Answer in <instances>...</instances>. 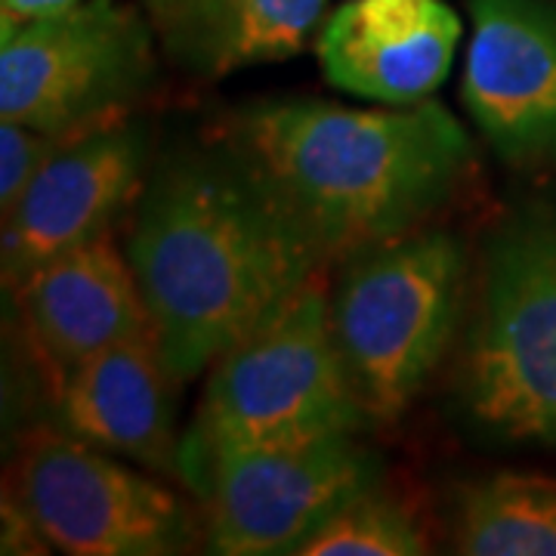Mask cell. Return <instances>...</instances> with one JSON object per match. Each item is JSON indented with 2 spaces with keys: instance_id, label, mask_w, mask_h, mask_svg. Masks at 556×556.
Masks as SVG:
<instances>
[{
  "instance_id": "cell-12",
  "label": "cell",
  "mask_w": 556,
  "mask_h": 556,
  "mask_svg": "<svg viewBox=\"0 0 556 556\" xmlns=\"http://www.w3.org/2000/svg\"><path fill=\"white\" fill-rule=\"evenodd\" d=\"M13 298L25 338L53 390L80 362L152 331L137 276L112 236L40 263Z\"/></svg>"
},
{
  "instance_id": "cell-18",
  "label": "cell",
  "mask_w": 556,
  "mask_h": 556,
  "mask_svg": "<svg viewBox=\"0 0 556 556\" xmlns=\"http://www.w3.org/2000/svg\"><path fill=\"white\" fill-rule=\"evenodd\" d=\"M75 3H80V0H0V25H3L0 35H10L20 25L40 20V16L62 13V10H68Z\"/></svg>"
},
{
  "instance_id": "cell-8",
  "label": "cell",
  "mask_w": 556,
  "mask_h": 556,
  "mask_svg": "<svg viewBox=\"0 0 556 556\" xmlns=\"http://www.w3.org/2000/svg\"><path fill=\"white\" fill-rule=\"evenodd\" d=\"M383 464L356 433L219 455L204 479L207 547L219 556H298Z\"/></svg>"
},
{
  "instance_id": "cell-13",
  "label": "cell",
  "mask_w": 556,
  "mask_h": 556,
  "mask_svg": "<svg viewBox=\"0 0 556 556\" xmlns=\"http://www.w3.org/2000/svg\"><path fill=\"white\" fill-rule=\"evenodd\" d=\"M177 390L155 334L142 331L80 362L62 380L53 390L56 427L109 455L174 477L179 473Z\"/></svg>"
},
{
  "instance_id": "cell-17",
  "label": "cell",
  "mask_w": 556,
  "mask_h": 556,
  "mask_svg": "<svg viewBox=\"0 0 556 556\" xmlns=\"http://www.w3.org/2000/svg\"><path fill=\"white\" fill-rule=\"evenodd\" d=\"M62 146V139L35 130L20 121L0 118V207L3 214L35 182L40 167Z\"/></svg>"
},
{
  "instance_id": "cell-15",
  "label": "cell",
  "mask_w": 556,
  "mask_h": 556,
  "mask_svg": "<svg viewBox=\"0 0 556 556\" xmlns=\"http://www.w3.org/2000/svg\"><path fill=\"white\" fill-rule=\"evenodd\" d=\"M452 538L467 556H556V479L495 473L467 485Z\"/></svg>"
},
{
  "instance_id": "cell-14",
  "label": "cell",
  "mask_w": 556,
  "mask_h": 556,
  "mask_svg": "<svg viewBox=\"0 0 556 556\" xmlns=\"http://www.w3.org/2000/svg\"><path fill=\"white\" fill-rule=\"evenodd\" d=\"M139 7L161 56L199 80L294 60L328 16V0H139Z\"/></svg>"
},
{
  "instance_id": "cell-1",
  "label": "cell",
  "mask_w": 556,
  "mask_h": 556,
  "mask_svg": "<svg viewBox=\"0 0 556 556\" xmlns=\"http://www.w3.org/2000/svg\"><path fill=\"white\" fill-rule=\"evenodd\" d=\"M124 254L179 387L328 269L248 164L214 134L152 159Z\"/></svg>"
},
{
  "instance_id": "cell-16",
  "label": "cell",
  "mask_w": 556,
  "mask_h": 556,
  "mask_svg": "<svg viewBox=\"0 0 556 556\" xmlns=\"http://www.w3.org/2000/svg\"><path fill=\"white\" fill-rule=\"evenodd\" d=\"M427 554V538L417 526L408 504L380 482L353 495L298 556H420Z\"/></svg>"
},
{
  "instance_id": "cell-10",
  "label": "cell",
  "mask_w": 556,
  "mask_h": 556,
  "mask_svg": "<svg viewBox=\"0 0 556 556\" xmlns=\"http://www.w3.org/2000/svg\"><path fill=\"white\" fill-rule=\"evenodd\" d=\"M460 100L504 164L556 167V7L470 0Z\"/></svg>"
},
{
  "instance_id": "cell-6",
  "label": "cell",
  "mask_w": 556,
  "mask_h": 556,
  "mask_svg": "<svg viewBox=\"0 0 556 556\" xmlns=\"http://www.w3.org/2000/svg\"><path fill=\"white\" fill-rule=\"evenodd\" d=\"M159 80V40L142 7L80 0L3 35L0 118L72 139L134 115Z\"/></svg>"
},
{
  "instance_id": "cell-11",
  "label": "cell",
  "mask_w": 556,
  "mask_h": 556,
  "mask_svg": "<svg viewBox=\"0 0 556 556\" xmlns=\"http://www.w3.org/2000/svg\"><path fill=\"white\" fill-rule=\"evenodd\" d=\"M457 40L460 20L445 0H346L321 22L316 53L343 93L415 105L448 78Z\"/></svg>"
},
{
  "instance_id": "cell-2",
  "label": "cell",
  "mask_w": 556,
  "mask_h": 556,
  "mask_svg": "<svg viewBox=\"0 0 556 556\" xmlns=\"http://www.w3.org/2000/svg\"><path fill=\"white\" fill-rule=\"evenodd\" d=\"M263 182L318 257L417 232L455 199L477 146L437 100L346 109L318 100H260L214 130Z\"/></svg>"
},
{
  "instance_id": "cell-4",
  "label": "cell",
  "mask_w": 556,
  "mask_h": 556,
  "mask_svg": "<svg viewBox=\"0 0 556 556\" xmlns=\"http://www.w3.org/2000/svg\"><path fill=\"white\" fill-rule=\"evenodd\" d=\"M467 288L470 254L448 229H417L343 260L328 318L368 424H396L420 396L452 346Z\"/></svg>"
},
{
  "instance_id": "cell-7",
  "label": "cell",
  "mask_w": 556,
  "mask_h": 556,
  "mask_svg": "<svg viewBox=\"0 0 556 556\" xmlns=\"http://www.w3.org/2000/svg\"><path fill=\"white\" fill-rule=\"evenodd\" d=\"M10 482L13 504L62 554L167 556L192 547V519L170 489L60 427L22 442Z\"/></svg>"
},
{
  "instance_id": "cell-5",
  "label": "cell",
  "mask_w": 556,
  "mask_h": 556,
  "mask_svg": "<svg viewBox=\"0 0 556 556\" xmlns=\"http://www.w3.org/2000/svg\"><path fill=\"white\" fill-rule=\"evenodd\" d=\"M460 396L482 430L556 448V186L510 207L482 248Z\"/></svg>"
},
{
  "instance_id": "cell-3",
  "label": "cell",
  "mask_w": 556,
  "mask_h": 556,
  "mask_svg": "<svg viewBox=\"0 0 556 556\" xmlns=\"http://www.w3.org/2000/svg\"><path fill=\"white\" fill-rule=\"evenodd\" d=\"M328 294L321 269L211 365L192 427L179 439L177 477L195 495L219 455L371 427L340 368Z\"/></svg>"
},
{
  "instance_id": "cell-9",
  "label": "cell",
  "mask_w": 556,
  "mask_h": 556,
  "mask_svg": "<svg viewBox=\"0 0 556 556\" xmlns=\"http://www.w3.org/2000/svg\"><path fill=\"white\" fill-rule=\"evenodd\" d=\"M149 167L152 134L137 118L65 139L3 214L0 273L7 294L40 263L112 236V226L137 204Z\"/></svg>"
}]
</instances>
